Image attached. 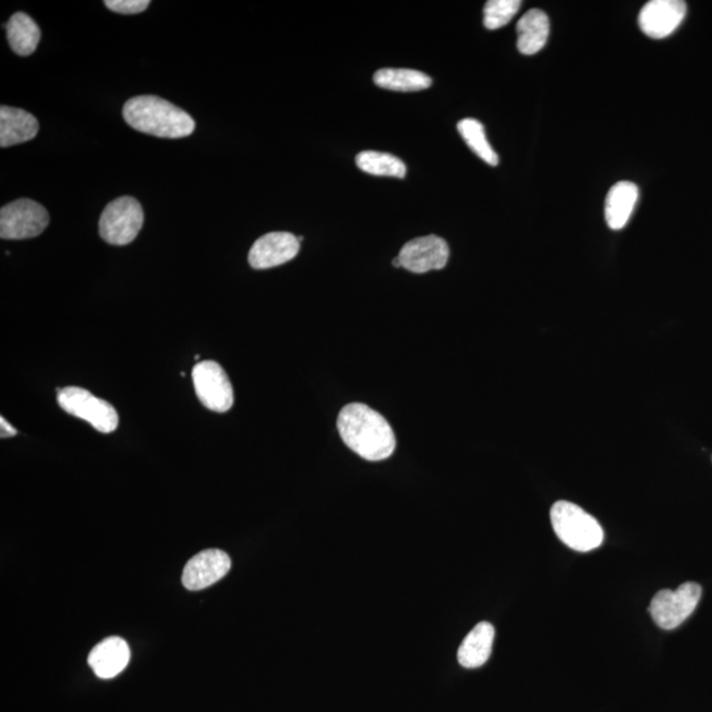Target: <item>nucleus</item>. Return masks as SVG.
<instances>
[{"label": "nucleus", "instance_id": "1", "mask_svg": "<svg viewBox=\"0 0 712 712\" xmlns=\"http://www.w3.org/2000/svg\"><path fill=\"white\" fill-rule=\"evenodd\" d=\"M337 425L346 446L366 461H384L396 449V436L391 425L367 405H346L339 413Z\"/></svg>", "mask_w": 712, "mask_h": 712}, {"label": "nucleus", "instance_id": "2", "mask_svg": "<svg viewBox=\"0 0 712 712\" xmlns=\"http://www.w3.org/2000/svg\"><path fill=\"white\" fill-rule=\"evenodd\" d=\"M123 117L134 130L157 138H186L196 128L186 111L155 95L131 98L123 107Z\"/></svg>", "mask_w": 712, "mask_h": 712}, {"label": "nucleus", "instance_id": "3", "mask_svg": "<svg viewBox=\"0 0 712 712\" xmlns=\"http://www.w3.org/2000/svg\"><path fill=\"white\" fill-rule=\"evenodd\" d=\"M550 521L557 537L570 549L587 553L603 544L602 525L577 504L564 500L554 503Z\"/></svg>", "mask_w": 712, "mask_h": 712}, {"label": "nucleus", "instance_id": "4", "mask_svg": "<svg viewBox=\"0 0 712 712\" xmlns=\"http://www.w3.org/2000/svg\"><path fill=\"white\" fill-rule=\"evenodd\" d=\"M144 211L134 197H120L110 202L99 219V235L113 246L134 242L142 230Z\"/></svg>", "mask_w": 712, "mask_h": 712}, {"label": "nucleus", "instance_id": "5", "mask_svg": "<svg viewBox=\"0 0 712 712\" xmlns=\"http://www.w3.org/2000/svg\"><path fill=\"white\" fill-rule=\"evenodd\" d=\"M702 598L698 583H683L677 590H661L653 596L649 614L654 623L665 631H672L689 619Z\"/></svg>", "mask_w": 712, "mask_h": 712}, {"label": "nucleus", "instance_id": "6", "mask_svg": "<svg viewBox=\"0 0 712 712\" xmlns=\"http://www.w3.org/2000/svg\"><path fill=\"white\" fill-rule=\"evenodd\" d=\"M57 401L66 413L89 422L98 432L113 433L118 428L119 416L113 405L84 388H62Z\"/></svg>", "mask_w": 712, "mask_h": 712}, {"label": "nucleus", "instance_id": "7", "mask_svg": "<svg viewBox=\"0 0 712 712\" xmlns=\"http://www.w3.org/2000/svg\"><path fill=\"white\" fill-rule=\"evenodd\" d=\"M49 214L43 205L27 198L11 202L0 210V238L23 240L37 237L47 229Z\"/></svg>", "mask_w": 712, "mask_h": 712}, {"label": "nucleus", "instance_id": "8", "mask_svg": "<svg viewBox=\"0 0 712 712\" xmlns=\"http://www.w3.org/2000/svg\"><path fill=\"white\" fill-rule=\"evenodd\" d=\"M193 383L198 399L210 411L225 413L234 404V391L229 376L213 360L197 363L193 368Z\"/></svg>", "mask_w": 712, "mask_h": 712}, {"label": "nucleus", "instance_id": "9", "mask_svg": "<svg viewBox=\"0 0 712 712\" xmlns=\"http://www.w3.org/2000/svg\"><path fill=\"white\" fill-rule=\"evenodd\" d=\"M450 250L444 239L428 235L412 239L401 248L399 256L401 268L413 273H426L445 268Z\"/></svg>", "mask_w": 712, "mask_h": 712}, {"label": "nucleus", "instance_id": "10", "mask_svg": "<svg viewBox=\"0 0 712 712\" xmlns=\"http://www.w3.org/2000/svg\"><path fill=\"white\" fill-rule=\"evenodd\" d=\"M231 569V560L227 553L219 549H208L190 558L182 571V585L186 590L208 589L221 581Z\"/></svg>", "mask_w": 712, "mask_h": 712}, {"label": "nucleus", "instance_id": "11", "mask_svg": "<svg viewBox=\"0 0 712 712\" xmlns=\"http://www.w3.org/2000/svg\"><path fill=\"white\" fill-rule=\"evenodd\" d=\"M686 10L681 0H651L640 11L641 31L652 39H664L681 26Z\"/></svg>", "mask_w": 712, "mask_h": 712}, {"label": "nucleus", "instance_id": "12", "mask_svg": "<svg viewBox=\"0 0 712 712\" xmlns=\"http://www.w3.org/2000/svg\"><path fill=\"white\" fill-rule=\"evenodd\" d=\"M300 251V239L291 233L263 235L251 247L248 262L254 269L279 267L291 262Z\"/></svg>", "mask_w": 712, "mask_h": 712}, {"label": "nucleus", "instance_id": "13", "mask_svg": "<svg viewBox=\"0 0 712 712\" xmlns=\"http://www.w3.org/2000/svg\"><path fill=\"white\" fill-rule=\"evenodd\" d=\"M130 647L120 637L101 641L89 654V665L99 678L109 680L122 673L130 662Z\"/></svg>", "mask_w": 712, "mask_h": 712}, {"label": "nucleus", "instance_id": "14", "mask_svg": "<svg viewBox=\"0 0 712 712\" xmlns=\"http://www.w3.org/2000/svg\"><path fill=\"white\" fill-rule=\"evenodd\" d=\"M39 132V122L27 111L0 107V147L7 148L30 142Z\"/></svg>", "mask_w": 712, "mask_h": 712}, {"label": "nucleus", "instance_id": "15", "mask_svg": "<svg viewBox=\"0 0 712 712\" xmlns=\"http://www.w3.org/2000/svg\"><path fill=\"white\" fill-rule=\"evenodd\" d=\"M495 628L488 622L475 625L458 649V662L466 669H476L488 661L494 647Z\"/></svg>", "mask_w": 712, "mask_h": 712}, {"label": "nucleus", "instance_id": "16", "mask_svg": "<svg viewBox=\"0 0 712 712\" xmlns=\"http://www.w3.org/2000/svg\"><path fill=\"white\" fill-rule=\"evenodd\" d=\"M637 200H639V188L632 182L622 181L612 186L604 206L608 227L612 230L624 229L631 219Z\"/></svg>", "mask_w": 712, "mask_h": 712}, {"label": "nucleus", "instance_id": "17", "mask_svg": "<svg viewBox=\"0 0 712 712\" xmlns=\"http://www.w3.org/2000/svg\"><path fill=\"white\" fill-rule=\"evenodd\" d=\"M517 48L525 56L536 55L548 43L550 23L544 11L529 10L517 23Z\"/></svg>", "mask_w": 712, "mask_h": 712}, {"label": "nucleus", "instance_id": "18", "mask_svg": "<svg viewBox=\"0 0 712 712\" xmlns=\"http://www.w3.org/2000/svg\"><path fill=\"white\" fill-rule=\"evenodd\" d=\"M6 30L8 43L16 55L27 57L36 51L37 45L40 43L41 32L31 16L23 14V12L12 15L6 24Z\"/></svg>", "mask_w": 712, "mask_h": 712}, {"label": "nucleus", "instance_id": "19", "mask_svg": "<svg viewBox=\"0 0 712 712\" xmlns=\"http://www.w3.org/2000/svg\"><path fill=\"white\" fill-rule=\"evenodd\" d=\"M374 81L379 88L392 91H420L432 86V78L412 69H380Z\"/></svg>", "mask_w": 712, "mask_h": 712}, {"label": "nucleus", "instance_id": "20", "mask_svg": "<svg viewBox=\"0 0 712 712\" xmlns=\"http://www.w3.org/2000/svg\"><path fill=\"white\" fill-rule=\"evenodd\" d=\"M356 165L372 176L404 178L407 167L399 157L391 153L364 151L356 156Z\"/></svg>", "mask_w": 712, "mask_h": 712}, {"label": "nucleus", "instance_id": "21", "mask_svg": "<svg viewBox=\"0 0 712 712\" xmlns=\"http://www.w3.org/2000/svg\"><path fill=\"white\" fill-rule=\"evenodd\" d=\"M458 131L476 156H479L480 159L486 161L492 167L498 165L499 157L496 155L494 148L491 147L490 142H488L486 130H484V126L479 120L471 118L461 120L458 123Z\"/></svg>", "mask_w": 712, "mask_h": 712}, {"label": "nucleus", "instance_id": "22", "mask_svg": "<svg viewBox=\"0 0 712 712\" xmlns=\"http://www.w3.org/2000/svg\"><path fill=\"white\" fill-rule=\"evenodd\" d=\"M520 7V0H490L484 7V27L487 30H499L507 26Z\"/></svg>", "mask_w": 712, "mask_h": 712}, {"label": "nucleus", "instance_id": "23", "mask_svg": "<svg viewBox=\"0 0 712 712\" xmlns=\"http://www.w3.org/2000/svg\"><path fill=\"white\" fill-rule=\"evenodd\" d=\"M149 4H151L149 0H106L105 2L109 10L123 15L140 14L147 10Z\"/></svg>", "mask_w": 712, "mask_h": 712}, {"label": "nucleus", "instance_id": "24", "mask_svg": "<svg viewBox=\"0 0 712 712\" xmlns=\"http://www.w3.org/2000/svg\"><path fill=\"white\" fill-rule=\"evenodd\" d=\"M0 428H2L0 429V432H2L0 433V436H2V438L14 437L18 434V430L12 428L4 417H0Z\"/></svg>", "mask_w": 712, "mask_h": 712}, {"label": "nucleus", "instance_id": "25", "mask_svg": "<svg viewBox=\"0 0 712 712\" xmlns=\"http://www.w3.org/2000/svg\"><path fill=\"white\" fill-rule=\"evenodd\" d=\"M392 264H393V266H395L397 268H401V263H400L399 258L393 259Z\"/></svg>", "mask_w": 712, "mask_h": 712}]
</instances>
